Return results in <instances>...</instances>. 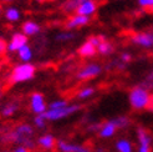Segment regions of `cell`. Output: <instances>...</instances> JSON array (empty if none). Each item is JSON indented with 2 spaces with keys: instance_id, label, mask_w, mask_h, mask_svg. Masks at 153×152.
Wrapping results in <instances>:
<instances>
[{
  "instance_id": "7a4b0ae2",
  "label": "cell",
  "mask_w": 153,
  "mask_h": 152,
  "mask_svg": "<svg viewBox=\"0 0 153 152\" xmlns=\"http://www.w3.org/2000/svg\"><path fill=\"white\" fill-rule=\"evenodd\" d=\"M128 101L131 107L136 111L153 109V96L151 95V91L142 85L131 89L128 94Z\"/></svg>"
},
{
  "instance_id": "277c9868",
  "label": "cell",
  "mask_w": 153,
  "mask_h": 152,
  "mask_svg": "<svg viewBox=\"0 0 153 152\" xmlns=\"http://www.w3.org/2000/svg\"><path fill=\"white\" fill-rule=\"evenodd\" d=\"M81 110V105L79 104H68L65 107H61L57 110H46V112L44 113L45 118L50 122H55V121L64 120L68 116H72L75 113H77Z\"/></svg>"
},
{
  "instance_id": "44dd1931",
  "label": "cell",
  "mask_w": 153,
  "mask_h": 152,
  "mask_svg": "<svg viewBox=\"0 0 153 152\" xmlns=\"http://www.w3.org/2000/svg\"><path fill=\"white\" fill-rule=\"evenodd\" d=\"M97 49V52L100 55H103V56H107V55H110L111 52L113 51V45L110 42V41H107L106 39L102 40L100 42V45L96 48Z\"/></svg>"
},
{
  "instance_id": "1f68e13d",
  "label": "cell",
  "mask_w": 153,
  "mask_h": 152,
  "mask_svg": "<svg viewBox=\"0 0 153 152\" xmlns=\"http://www.w3.org/2000/svg\"><path fill=\"white\" fill-rule=\"evenodd\" d=\"M6 42H5V40H3V39H0V56H1L4 52L6 51Z\"/></svg>"
},
{
  "instance_id": "603a6c76",
  "label": "cell",
  "mask_w": 153,
  "mask_h": 152,
  "mask_svg": "<svg viewBox=\"0 0 153 152\" xmlns=\"http://www.w3.org/2000/svg\"><path fill=\"white\" fill-rule=\"evenodd\" d=\"M83 1H86V0H66L62 4V10L65 13H74L77 9V6Z\"/></svg>"
},
{
  "instance_id": "d590c367",
  "label": "cell",
  "mask_w": 153,
  "mask_h": 152,
  "mask_svg": "<svg viewBox=\"0 0 153 152\" xmlns=\"http://www.w3.org/2000/svg\"><path fill=\"white\" fill-rule=\"evenodd\" d=\"M0 14H1V6H0Z\"/></svg>"
},
{
  "instance_id": "4316f807",
  "label": "cell",
  "mask_w": 153,
  "mask_h": 152,
  "mask_svg": "<svg viewBox=\"0 0 153 152\" xmlns=\"http://www.w3.org/2000/svg\"><path fill=\"white\" fill-rule=\"evenodd\" d=\"M66 105H68L66 100H53L48 104V110H57L61 107H65Z\"/></svg>"
},
{
  "instance_id": "2e32d148",
  "label": "cell",
  "mask_w": 153,
  "mask_h": 152,
  "mask_svg": "<svg viewBox=\"0 0 153 152\" xmlns=\"http://www.w3.org/2000/svg\"><path fill=\"white\" fill-rule=\"evenodd\" d=\"M97 54V49L88 40H86L81 46L79 48V55L82 57H92Z\"/></svg>"
},
{
  "instance_id": "e0dca14e",
  "label": "cell",
  "mask_w": 153,
  "mask_h": 152,
  "mask_svg": "<svg viewBox=\"0 0 153 152\" xmlns=\"http://www.w3.org/2000/svg\"><path fill=\"white\" fill-rule=\"evenodd\" d=\"M4 16L9 22H16L21 19V11L16 6H7L4 11Z\"/></svg>"
},
{
  "instance_id": "5b68a950",
  "label": "cell",
  "mask_w": 153,
  "mask_h": 152,
  "mask_svg": "<svg viewBox=\"0 0 153 152\" xmlns=\"http://www.w3.org/2000/svg\"><path fill=\"white\" fill-rule=\"evenodd\" d=\"M102 74V66L98 63H88L86 65H83L81 69L76 74V79L79 81H86L95 79L97 76H100Z\"/></svg>"
},
{
  "instance_id": "f546056e",
  "label": "cell",
  "mask_w": 153,
  "mask_h": 152,
  "mask_svg": "<svg viewBox=\"0 0 153 152\" xmlns=\"http://www.w3.org/2000/svg\"><path fill=\"white\" fill-rule=\"evenodd\" d=\"M131 60H132V55L129 54V52H122V55L120 56V61L126 64V65L128 63H131Z\"/></svg>"
},
{
  "instance_id": "d6a6232c",
  "label": "cell",
  "mask_w": 153,
  "mask_h": 152,
  "mask_svg": "<svg viewBox=\"0 0 153 152\" xmlns=\"http://www.w3.org/2000/svg\"><path fill=\"white\" fill-rule=\"evenodd\" d=\"M13 152H30V150H27V148L24 147V146H16V147L14 148Z\"/></svg>"
},
{
  "instance_id": "4fadbf2b",
  "label": "cell",
  "mask_w": 153,
  "mask_h": 152,
  "mask_svg": "<svg viewBox=\"0 0 153 152\" xmlns=\"http://www.w3.org/2000/svg\"><path fill=\"white\" fill-rule=\"evenodd\" d=\"M118 131V128L116 126V124H114V121L113 118L112 120H108V121H106V122L103 125H101L100 127V130H98V136H100L101 139H111L114 136V133H116Z\"/></svg>"
},
{
  "instance_id": "7c38bea8",
  "label": "cell",
  "mask_w": 153,
  "mask_h": 152,
  "mask_svg": "<svg viewBox=\"0 0 153 152\" xmlns=\"http://www.w3.org/2000/svg\"><path fill=\"white\" fill-rule=\"evenodd\" d=\"M97 1L96 0H86V1L81 3L77 9H76L75 14H79V15H83V16H88L91 18L92 15L97 11Z\"/></svg>"
},
{
  "instance_id": "9a60e30c",
  "label": "cell",
  "mask_w": 153,
  "mask_h": 152,
  "mask_svg": "<svg viewBox=\"0 0 153 152\" xmlns=\"http://www.w3.org/2000/svg\"><path fill=\"white\" fill-rule=\"evenodd\" d=\"M21 30H22L21 33L24 35H26L27 37L29 36H36L41 31V26H40V24H37V22L34 20H27L22 24Z\"/></svg>"
},
{
  "instance_id": "8992f818",
  "label": "cell",
  "mask_w": 153,
  "mask_h": 152,
  "mask_svg": "<svg viewBox=\"0 0 153 152\" xmlns=\"http://www.w3.org/2000/svg\"><path fill=\"white\" fill-rule=\"evenodd\" d=\"M152 151V136L144 127L137 128V152Z\"/></svg>"
},
{
  "instance_id": "ac0fdd59",
  "label": "cell",
  "mask_w": 153,
  "mask_h": 152,
  "mask_svg": "<svg viewBox=\"0 0 153 152\" xmlns=\"http://www.w3.org/2000/svg\"><path fill=\"white\" fill-rule=\"evenodd\" d=\"M18 57L21 63H30L33 60V56H34V52H33V49L29 46V44L22 46L18 52Z\"/></svg>"
},
{
  "instance_id": "8fae6325",
  "label": "cell",
  "mask_w": 153,
  "mask_h": 152,
  "mask_svg": "<svg viewBox=\"0 0 153 152\" xmlns=\"http://www.w3.org/2000/svg\"><path fill=\"white\" fill-rule=\"evenodd\" d=\"M131 40L134 45L144 49H151L153 46V34L149 33H137L132 36Z\"/></svg>"
},
{
  "instance_id": "6da1fadb",
  "label": "cell",
  "mask_w": 153,
  "mask_h": 152,
  "mask_svg": "<svg viewBox=\"0 0 153 152\" xmlns=\"http://www.w3.org/2000/svg\"><path fill=\"white\" fill-rule=\"evenodd\" d=\"M1 141L6 143H15L18 146H24L27 150L35 147V128L29 124H19L1 136Z\"/></svg>"
},
{
  "instance_id": "836d02e7",
  "label": "cell",
  "mask_w": 153,
  "mask_h": 152,
  "mask_svg": "<svg viewBox=\"0 0 153 152\" xmlns=\"http://www.w3.org/2000/svg\"><path fill=\"white\" fill-rule=\"evenodd\" d=\"M95 152H105V148H101V147H98L95 150Z\"/></svg>"
},
{
  "instance_id": "9c48e42d",
  "label": "cell",
  "mask_w": 153,
  "mask_h": 152,
  "mask_svg": "<svg viewBox=\"0 0 153 152\" xmlns=\"http://www.w3.org/2000/svg\"><path fill=\"white\" fill-rule=\"evenodd\" d=\"M27 36L24 35L22 33H14L10 41L6 45V50L9 52H18L22 46L27 45Z\"/></svg>"
},
{
  "instance_id": "484cf974",
  "label": "cell",
  "mask_w": 153,
  "mask_h": 152,
  "mask_svg": "<svg viewBox=\"0 0 153 152\" xmlns=\"http://www.w3.org/2000/svg\"><path fill=\"white\" fill-rule=\"evenodd\" d=\"M74 33L72 31H70V30H65V31H61V33H59V34H56V36H55V39L57 40V41H62V42H65V41H70V40H72L74 39Z\"/></svg>"
},
{
  "instance_id": "d6986e66",
  "label": "cell",
  "mask_w": 153,
  "mask_h": 152,
  "mask_svg": "<svg viewBox=\"0 0 153 152\" xmlns=\"http://www.w3.org/2000/svg\"><path fill=\"white\" fill-rule=\"evenodd\" d=\"M19 110V104L18 102H7L6 105L3 106L1 111H0V115L3 117H11Z\"/></svg>"
},
{
  "instance_id": "e575fe53",
  "label": "cell",
  "mask_w": 153,
  "mask_h": 152,
  "mask_svg": "<svg viewBox=\"0 0 153 152\" xmlns=\"http://www.w3.org/2000/svg\"><path fill=\"white\" fill-rule=\"evenodd\" d=\"M13 0H0V3H10Z\"/></svg>"
},
{
  "instance_id": "7402d4cb",
  "label": "cell",
  "mask_w": 153,
  "mask_h": 152,
  "mask_svg": "<svg viewBox=\"0 0 153 152\" xmlns=\"http://www.w3.org/2000/svg\"><path fill=\"white\" fill-rule=\"evenodd\" d=\"M95 92H96V90H95V87H92V86H85V87H82L79 92H77V95H76V97L79 98V100H87V98H90V97H92L94 95H95Z\"/></svg>"
},
{
  "instance_id": "4dcf8cb0",
  "label": "cell",
  "mask_w": 153,
  "mask_h": 152,
  "mask_svg": "<svg viewBox=\"0 0 153 152\" xmlns=\"http://www.w3.org/2000/svg\"><path fill=\"white\" fill-rule=\"evenodd\" d=\"M102 40H105V37L103 36H91L90 39H88V41L91 42L94 45V46H98V45H100V42L102 41Z\"/></svg>"
},
{
  "instance_id": "cb8c5ba5",
  "label": "cell",
  "mask_w": 153,
  "mask_h": 152,
  "mask_svg": "<svg viewBox=\"0 0 153 152\" xmlns=\"http://www.w3.org/2000/svg\"><path fill=\"white\" fill-rule=\"evenodd\" d=\"M33 126L35 128H39V130H42V128L46 127V124H48V120L45 118L44 113H41V115H35L34 116V120H33Z\"/></svg>"
},
{
  "instance_id": "83f0119b",
  "label": "cell",
  "mask_w": 153,
  "mask_h": 152,
  "mask_svg": "<svg viewBox=\"0 0 153 152\" xmlns=\"http://www.w3.org/2000/svg\"><path fill=\"white\" fill-rule=\"evenodd\" d=\"M142 86L146 87L147 90H153V70L147 75V77L144 79V81L142 82Z\"/></svg>"
},
{
  "instance_id": "8d00e7d4",
  "label": "cell",
  "mask_w": 153,
  "mask_h": 152,
  "mask_svg": "<svg viewBox=\"0 0 153 152\" xmlns=\"http://www.w3.org/2000/svg\"><path fill=\"white\" fill-rule=\"evenodd\" d=\"M5 152H9V151H5Z\"/></svg>"
},
{
  "instance_id": "f1b7e54d",
  "label": "cell",
  "mask_w": 153,
  "mask_h": 152,
  "mask_svg": "<svg viewBox=\"0 0 153 152\" xmlns=\"http://www.w3.org/2000/svg\"><path fill=\"white\" fill-rule=\"evenodd\" d=\"M138 5L143 9L152 10L153 9V0H138Z\"/></svg>"
},
{
  "instance_id": "30bf717a",
  "label": "cell",
  "mask_w": 153,
  "mask_h": 152,
  "mask_svg": "<svg viewBox=\"0 0 153 152\" xmlns=\"http://www.w3.org/2000/svg\"><path fill=\"white\" fill-rule=\"evenodd\" d=\"M91 18L88 16H83V15H79V14H74L72 16H70L67 19V21L65 22V28L66 30H74V29H79L82 26H86L90 22Z\"/></svg>"
},
{
  "instance_id": "ffe728a7",
  "label": "cell",
  "mask_w": 153,
  "mask_h": 152,
  "mask_svg": "<svg viewBox=\"0 0 153 152\" xmlns=\"http://www.w3.org/2000/svg\"><path fill=\"white\" fill-rule=\"evenodd\" d=\"M117 152H133V145L132 142L127 139H120L114 143Z\"/></svg>"
},
{
  "instance_id": "ba28073f",
  "label": "cell",
  "mask_w": 153,
  "mask_h": 152,
  "mask_svg": "<svg viewBox=\"0 0 153 152\" xmlns=\"http://www.w3.org/2000/svg\"><path fill=\"white\" fill-rule=\"evenodd\" d=\"M56 148L60 152H91V148L86 145L72 143V142H68L65 140H57Z\"/></svg>"
},
{
  "instance_id": "3957f363",
  "label": "cell",
  "mask_w": 153,
  "mask_h": 152,
  "mask_svg": "<svg viewBox=\"0 0 153 152\" xmlns=\"http://www.w3.org/2000/svg\"><path fill=\"white\" fill-rule=\"evenodd\" d=\"M35 72H36V69L33 64L21 63L13 69V71L10 74V81H11V83L27 82L34 79Z\"/></svg>"
},
{
  "instance_id": "52a82bcc",
  "label": "cell",
  "mask_w": 153,
  "mask_h": 152,
  "mask_svg": "<svg viewBox=\"0 0 153 152\" xmlns=\"http://www.w3.org/2000/svg\"><path fill=\"white\" fill-rule=\"evenodd\" d=\"M29 105H30V110L35 115H41V113H45L48 110V102L41 92L31 94L30 100H29Z\"/></svg>"
},
{
  "instance_id": "5bb4252c",
  "label": "cell",
  "mask_w": 153,
  "mask_h": 152,
  "mask_svg": "<svg viewBox=\"0 0 153 152\" xmlns=\"http://www.w3.org/2000/svg\"><path fill=\"white\" fill-rule=\"evenodd\" d=\"M36 145L45 151H51L56 147V139L51 133H45L41 135L40 137H37Z\"/></svg>"
},
{
  "instance_id": "d4e9b609",
  "label": "cell",
  "mask_w": 153,
  "mask_h": 152,
  "mask_svg": "<svg viewBox=\"0 0 153 152\" xmlns=\"http://www.w3.org/2000/svg\"><path fill=\"white\" fill-rule=\"evenodd\" d=\"M113 121H114V124H116L118 130H125V128H127L129 125H131V120H129L127 116L116 117V118H113Z\"/></svg>"
}]
</instances>
